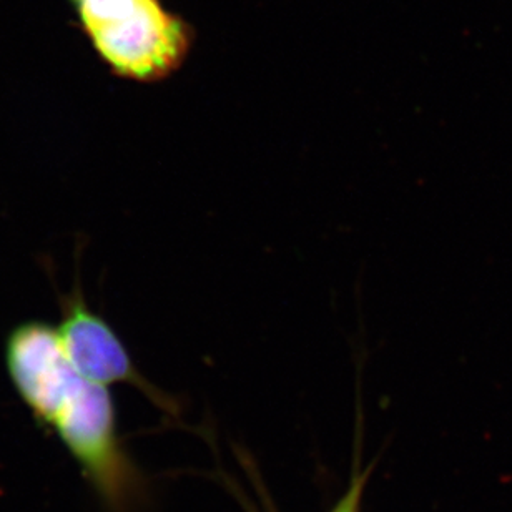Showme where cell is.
I'll use <instances>...</instances> for the list:
<instances>
[{
  "label": "cell",
  "mask_w": 512,
  "mask_h": 512,
  "mask_svg": "<svg viewBox=\"0 0 512 512\" xmlns=\"http://www.w3.org/2000/svg\"><path fill=\"white\" fill-rule=\"evenodd\" d=\"M5 366L40 428L52 429L110 512L132 511L138 479L117 433L109 386L80 375L57 326L24 321L5 340Z\"/></svg>",
  "instance_id": "1"
},
{
  "label": "cell",
  "mask_w": 512,
  "mask_h": 512,
  "mask_svg": "<svg viewBox=\"0 0 512 512\" xmlns=\"http://www.w3.org/2000/svg\"><path fill=\"white\" fill-rule=\"evenodd\" d=\"M87 39L115 75L153 84L177 72L192 50L187 20L160 0H72Z\"/></svg>",
  "instance_id": "2"
},
{
  "label": "cell",
  "mask_w": 512,
  "mask_h": 512,
  "mask_svg": "<svg viewBox=\"0 0 512 512\" xmlns=\"http://www.w3.org/2000/svg\"><path fill=\"white\" fill-rule=\"evenodd\" d=\"M59 306L62 313V320L57 326L60 340L70 363L80 375L104 386L132 384L160 408L172 411V403H168L165 396L135 368L127 348L112 326L87 305L80 286H75L69 295H59Z\"/></svg>",
  "instance_id": "3"
},
{
  "label": "cell",
  "mask_w": 512,
  "mask_h": 512,
  "mask_svg": "<svg viewBox=\"0 0 512 512\" xmlns=\"http://www.w3.org/2000/svg\"><path fill=\"white\" fill-rule=\"evenodd\" d=\"M363 484H365V476L356 479L350 491L345 498L341 499L335 512H360L361 494H363Z\"/></svg>",
  "instance_id": "4"
}]
</instances>
